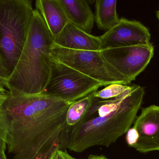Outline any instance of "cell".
<instances>
[{
    "label": "cell",
    "instance_id": "obj_9",
    "mask_svg": "<svg viewBox=\"0 0 159 159\" xmlns=\"http://www.w3.org/2000/svg\"><path fill=\"white\" fill-rule=\"evenodd\" d=\"M134 127L139 134L134 148L143 153L159 151V106L143 108Z\"/></svg>",
    "mask_w": 159,
    "mask_h": 159
},
{
    "label": "cell",
    "instance_id": "obj_7",
    "mask_svg": "<svg viewBox=\"0 0 159 159\" xmlns=\"http://www.w3.org/2000/svg\"><path fill=\"white\" fill-rule=\"evenodd\" d=\"M106 59L129 84L144 71L153 58L154 48L151 43L102 50Z\"/></svg>",
    "mask_w": 159,
    "mask_h": 159
},
{
    "label": "cell",
    "instance_id": "obj_10",
    "mask_svg": "<svg viewBox=\"0 0 159 159\" xmlns=\"http://www.w3.org/2000/svg\"><path fill=\"white\" fill-rule=\"evenodd\" d=\"M54 43L61 47L74 50H102L100 36L87 33L70 22L54 38Z\"/></svg>",
    "mask_w": 159,
    "mask_h": 159
},
{
    "label": "cell",
    "instance_id": "obj_12",
    "mask_svg": "<svg viewBox=\"0 0 159 159\" xmlns=\"http://www.w3.org/2000/svg\"><path fill=\"white\" fill-rule=\"evenodd\" d=\"M64 8L69 22L80 30L90 34L95 17L86 0H59Z\"/></svg>",
    "mask_w": 159,
    "mask_h": 159
},
{
    "label": "cell",
    "instance_id": "obj_18",
    "mask_svg": "<svg viewBox=\"0 0 159 159\" xmlns=\"http://www.w3.org/2000/svg\"><path fill=\"white\" fill-rule=\"evenodd\" d=\"M49 159H76L67 153L66 150L58 149L54 151Z\"/></svg>",
    "mask_w": 159,
    "mask_h": 159
},
{
    "label": "cell",
    "instance_id": "obj_5",
    "mask_svg": "<svg viewBox=\"0 0 159 159\" xmlns=\"http://www.w3.org/2000/svg\"><path fill=\"white\" fill-rule=\"evenodd\" d=\"M54 58L62 63L106 87L113 84L128 85L125 78L106 59L102 51L74 50L54 43Z\"/></svg>",
    "mask_w": 159,
    "mask_h": 159
},
{
    "label": "cell",
    "instance_id": "obj_20",
    "mask_svg": "<svg viewBox=\"0 0 159 159\" xmlns=\"http://www.w3.org/2000/svg\"><path fill=\"white\" fill-rule=\"evenodd\" d=\"M87 159H108L106 157L103 156H96V155H90Z\"/></svg>",
    "mask_w": 159,
    "mask_h": 159
},
{
    "label": "cell",
    "instance_id": "obj_13",
    "mask_svg": "<svg viewBox=\"0 0 159 159\" xmlns=\"http://www.w3.org/2000/svg\"><path fill=\"white\" fill-rule=\"evenodd\" d=\"M116 0H97L95 1L94 16L98 29L108 31L116 25L120 20L117 13Z\"/></svg>",
    "mask_w": 159,
    "mask_h": 159
},
{
    "label": "cell",
    "instance_id": "obj_11",
    "mask_svg": "<svg viewBox=\"0 0 159 159\" xmlns=\"http://www.w3.org/2000/svg\"><path fill=\"white\" fill-rule=\"evenodd\" d=\"M35 5L54 39L69 22L59 0H37Z\"/></svg>",
    "mask_w": 159,
    "mask_h": 159
},
{
    "label": "cell",
    "instance_id": "obj_3",
    "mask_svg": "<svg viewBox=\"0 0 159 159\" xmlns=\"http://www.w3.org/2000/svg\"><path fill=\"white\" fill-rule=\"evenodd\" d=\"M54 44V38L43 18L34 9L24 47L7 81V89L10 93H42L50 77Z\"/></svg>",
    "mask_w": 159,
    "mask_h": 159
},
{
    "label": "cell",
    "instance_id": "obj_6",
    "mask_svg": "<svg viewBox=\"0 0 159 159\" xmlns=\"http://www.w3.org/2000/svg\"><path fill=\"white\" fill-rule=\"evenodd\" d=\"M103 87L100 82L67 66L54 58L50 77L41 94L72 103Z\"/></svg>",
    "mask_w": 159,
    "mask_h": 159
},
{
    "label": "cell",
    "instance_id": "obj_15",
    "mask_svg": "<svg viewBox=\"0 0 159 159\" xmlns=\"http://www.w3.org/2000/svg\"><path fill=\"white\" fill-rule=\"evenodd\" d=\"M129 86L120 84H113L106 86L101 90L92 93L93 98L101 100H108L118 97L129 88Z\"/></svg>",
    "mask_w": 159,
    "mask_h": 159
},
{
    "label": "cell",
    "instance_id": "obj_14",
    "mask_svg": "<svg viewBox=\"0 0 159 159\" xmlns=\"http://www.w3.org/2000/svg\"><path fill=\"white\" fill-rule=\"evenodd\" d=\"M92 101V93L71 104L66 115V133L81 123L91 105Z\"/></svg>",
    "mask_w": 159,
    "mask_h": 159
},
{
    "label": "cell",
    "instance_id": "obj_21",
    "mask_svg": "<svg viewBox=\"0 0 159 159\" xmlns=\"http://www.w3.org/2000/svg\"><path fill=\"white\" fill-rule=\"evenodd\" d=\"M0 159H7L4 151L0 150Z\"/></svg>",
    "mask_w": 159,
    "mask_h": 159
},
{
    "label": "cell",
    "instance_id": "obj_8",
    "mask_svg": "<svg viewBox=\"0 0 159 159\" xmlns=\"http://www.w3.org/2000/svg\"><path fill=\"white\" fill-rule=\"evenodd\" d=\"M100 37L102 50L151 43V34L146 26L137 21L123 18L120 19L116 25Z\"/></svg>",
    "mask_w": 159,
    "mask_h": 159
},
{
    "label": "cell",
    "instance_id": "obj_17",
    "mask_svg": "<svg viewBox=\"0 0 159 159\" xmlns=\"http://www.w3.org/2000/svg\"><path fill=\"white\" fill-rule=\"evenodd\" d=\"M126 142L129 146L133 147L139 139V134L134 127L130 128L126 134Z\"/></svg>",
    "mask_w": 159,
    "mask_h": 159
},
{
    "label": "cell",
    "instance_id": "obj_1",
    "mask_svg": "<svg viewBox=\"0 0 159 159\" xmlns=\"http://www.w3.org/2000/svg\"><path fill=\"white\" fill-rule=\"evenodd\" d=\"M71 104L43 94L8 91L3 107L12 159H49L57 149L66 150V115Z\"/></svg>",
    "mask_w": 159,
    "mask_h": 159
},
{
    "label": "cell",
    "instance_id": "obj_2",
    "mask_svg": "<svg viewBox=\"0 0 159 159\" xmlns=\"http://www.w3.org/2000/svg\"><path fill=\"white\" fill-rule=\"evenodd\" d=\"M144 95L143 87L133 85L114 99L101 100L93 97L81 123L66 133L65 149L81 153L95 146L108 147L115 143L130 128Z\"/></svg>",
    "mask_w": 159,
    "mask_h": 159
},
{
    "label": "cell",
    "instance_id": "obj_4",
    "mask_svg": "<svg viewBox=\"0 0 159 159\" xmlns=\"http://www.w3.org/2000/svg\"><path fill=\"white\" fill-rule=\"evenodd\" d=\"M34 10L30 0H0V77L6 81L24 47Z\"/></svg>",
    "mask_w": 159,
    "mask_h": 159
},
{
    "label": "cell",
    "instance_id": "obj_16",
    "mask_svg": "<svg viewBox=\"0 0 159 159\" xmlns=\"http://www.w3.org/2000/svg\"><path fill=\"white\" fill-rule=\"evenodd\" d=\"M6 96H0V150L4 151L7 149L8 133V121L3 107Z\"/></svg>",
    "mask_w": 159,
    "mask_h": 159
},
{
    "label": "cell",
    "instance_id": "obj_22",
    "mask_svg": "<svg viewBox=\"0 0 159 159\" xmlns=\"http://www.w3.org/2000/svg\"><path fill=\"white\" fill-rule=\"evenodd\" d=\"M157 18L158 20L159 21V9L157 10Z\"/></svg>",
    "mask_w": 159,
    "mask_h": 159
},
{
    "label": "cell",
    "instance_id": "obj_19",
    "mask_svg": "<svg viewBox=\"0 0 159 159\" xmlns=\"http://www.w3.org/2000/svg\"><path fill=\"white\" fill-rule=\"evenodd\" d=\"M6 84L7 81L0 77V96H6L8 94Z\"/></svg>",
    "mask_w": 159,
    "mask_h": 159
}]
</instances>
